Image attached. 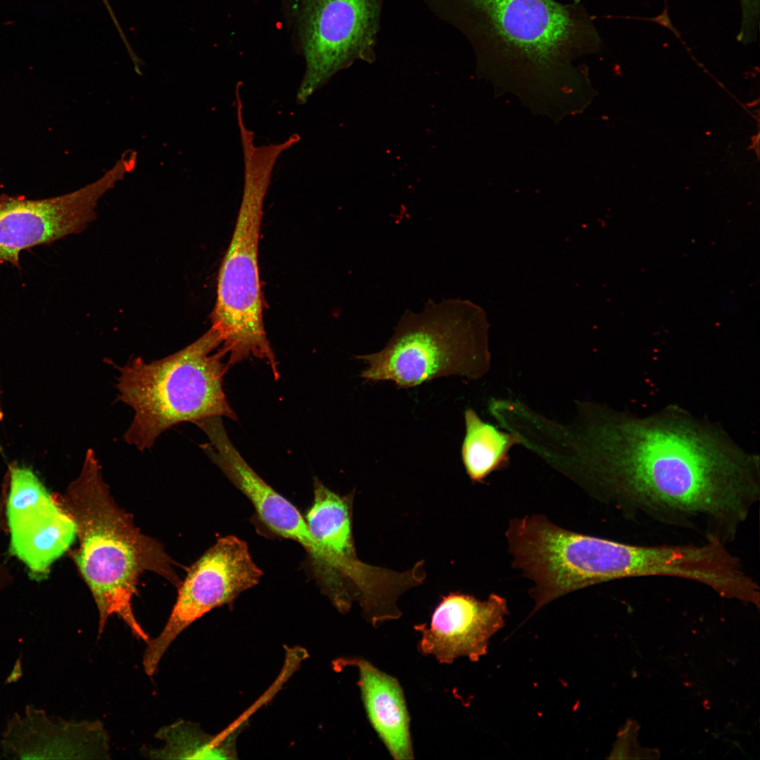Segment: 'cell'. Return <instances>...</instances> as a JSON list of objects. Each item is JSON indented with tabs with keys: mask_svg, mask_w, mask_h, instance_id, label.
<instances>
[{
	"mask_svg": "<svg viewBox=\"0 0 760 760\" xmlns=\"http://www.w3.org/2000/svg\"><path fill=\"white\" fill-rule=\"evenodd\" d=\"M262 575L243 540L234 536L219 539L190 569L165 627L147 642L146 673L153 676L167 650L190 624L256 585Z\"/></svg>",
	"mask_w": 760,
	"mask_h": 760,
	"instance_id": "obj_9",
	"label": "cell"
},
{
	"mask_svg": "<svg viewBox=\"0 0 760 760\" xmlns=\"http://www.w3.org/2000/svg\"><path fill=\"white\" fill-rule=\"evenodd\" d=\"M243 154L242 198L219 270L211 327L222 340L228 365L253 357L265 361L277 379L278 365L263 322L258 250L264 201L280 154L273 146L253 143L243 147Z\"/></svg>",
	"mask_w": 760,
	"mask_h": 760,
	"instance_id": "obj_5",
	"label": "cell"
},
{
	"mask_svg": "<svg viewBox=\"0 0 760 760\" xmlns=\"http://www.w3.org/2000/svg\"><path fill=\"white\" fill-rule=\"evenodd\" d=\"M158 737L165 742L153 755L163 759H225L230 752L215 739L206 737L194 727L177 722L163 728Z\"/></svg>",
	"mask_w": 760,
	"mask_h": 760,
	"instance_id": "obj_17",
	"label": "cell"
},
{
	"mask_svg": "<svg viewBox=\"0 0 760 760\" xmlns=\"http://www.w3.org/2000/svg\"><path fill=\"white\" fill-rule=\"evenodd\" d=\"M8 473L6 506L11 550L34 578H43L74 542L77 524L31 469L15 465Z\"/></svg>",
	"mask_w": 760,
	"mask_h": 760,
	"instance_id": "obj_10",
	"label": "cell"
},
{
	"mask_svg": "<svg viewBox=\"0 0 760 760\" xmlns=\"http://www.w3.org/2000/svg\"><path fill=\"white\" fill-rule=\"evenodd\" d=\"M208 455L249 499L267 528L277 535L297 542L306 550L314 573L320 583L325 574V555L312 536L305 519L296 506L257 474L228 436L215 439Z\"/></svg>",
	"mask_w": 760,
	"mask_h": 760,
	"instance_id": "obj_12",
	"label": "cell"
},
{
	"mask_svg": "<svg viewBox=\"0 0 760 760\" xmlns=\"http://www.w3.org/2000/svg\"><path fill=\"white\" fill-rule=\"evenodd\" d=\"M348 664L358 669L357 683L367 716L389 754L396 760L413 759L410 718L398 681L364 659H353Z\"/></svg>",
	"mask_w": 760,
	"mask_h": 760,
	"instance_id": "obj_13",
	"label": "cell"
},
{
	"mask_svg": "<svg viewBox=\"0 0 760 760\" xmlns=\"http://www.w3.org/2000/svg\"><path fill=\"white\" fill-rule=\"evenodd\" d=\"M84 726L56 721L44 711L28 708L9 722L1 742L5 754L15 759L68 758L82 754L77 732Z\"/></svg>",
	"mask_w": 760,
	"mask_h": 760,
	"instance_id": "obj_15",
	"label": "cell"
},
{
	"mask_svg": "<svg viewBox=\"0 0 760 760\" xmlns=\"http://www.w3.org/2000/svg\"><path fill=\"white\" fill-rule=\"evenodd\" d=\"M742 18L752 21L759 16V0H740Z\"/></svg>",
	"mask_w": 760,
	"mask_h": 760,
	"instance_id": "obj_18",
	"label": "cell"
},
{
	"mask_svg": "<svg viewBox=\"0 0 760 760\" xmlns=\"http://www.w3.org/2000/svg\"><path fill=\"white\" fill-rule=\"evenodd\" d=\"M465 435L461 455L466 471L474 482L507 467L511 448L519 445L517 436L482 420L471 408L464 412Z\"/></svg>",
	"mask_w": 760,
	"mask_h": 760,
	"instance_id": "obj_16",
	"label": "cell"
},
{
	"mask_svg": "<svg viewBox=\"0 0 760 760\" xmlns=\"http://www.w3.org/2000/svg\"><path fill=\"white\" fill-rule=\"evenodd\" d=\"M283 5L305 65L299 104L355 61H374L384 0H283Z\"/></svg>",
	"mask_w": 760,
	"mask_h": 760,
	"instance_id": "obj_7",
	"label": "cell"
},
{
	"mask_svg": "<svg viewBox=\"0 0 760 760\" xmlns=\"http://www.w3.org/2000/svg\"><path fill=\"white\" fill-rule=\"evenodd\" d=\"M2 510H3L2 507H0V524H1V514H2Z\"/></svg>",
	"mask_w": 760,
	"mask_h": 760,
	"instance_id": "obj_20",
	"label": "cell"
},
{
	"mask_svg": "<svg viewBox=\"0 0 760 760\" xmlns=\"http://www.w3.org/2000/svg\"><path fill=\"white\" fill-rule=\"evenodd\" d=\"M136 160V153L127 151L99 179L59 196L0 195V262L19 267L22 251L84 230L95 219L99 199L134 168Z\"/></svg>",
	"mask_w": 760,
	"mask_h": 760,
	"instance_id": "obj_8",
	"label": "cell"
},
{
	"mask_svg": "<svg viewBox=\"0 0 760 760\" xmlns=\"http://www.w3.org/2000/svg\"><path fill=\"white\" fill-rule=\"evenodd\" d=\"M550 465L619 508L727 545L760 495L759 460L680 408L647 417L579 402L557 423Z\"/></svg>",
	"mask_w": 760,
	"mask_h": 760,
	"instance_id": "obj_1",
	"label": "cell"
},
{
	"mask_svg": "<svg viewBox=\"0 0 760 760\" xmlns=\"http://www.w3.org/2000/svg\"><path fill=\"white\" fill-rule=\"evenodd\" d=\"M314 487L313 502L305 519L325 555V575L320 585L327 594L333 585L334 569L349 566L357 558L352 533L353 496H341L317 479Z\"/></svg>",
	"mask_w": 760,
	"mask_h": 760,
	"instance_id": "obj_14",
	"label": "cell"
},
{
	"mask_svg": "<svg viewBox=\"0 0 760 760\" xmlns=\"http://www.w3.org/2000/svg\"><path fill=\"white\" fill-rule=\"evenodd\" d=\"M68 505L80 540L75 560L99 610V634L108 618L116 615L148 642L149 637L134 614L132 597L144 571L177 581L169 557L113 501L92 450H87L82 471L70 487Z\"/></svg>",
	"mask_w": 760,
	"mask_h": 760,
	"instance_id": "obj_3",
	"label": "cell"
},
{
	"mask_svg": "<svg viewBox=\"0 0 760 760\" xmlns=\"http://www.w3.org/2000/svg\"><path fill=\"white\" fill-rule=\"evenodd\" d=\"M508 614L506 600L498 594L479 600L450 593L443 597L428 626H415L422 633L418 650L441 664H452L461 657L477 661L487 653L490 639L505 626Z\"/></svg>",
	"mask_w": 760,
	"mask_h": 760,
	"instance_id": "obj_11",
	"label": "cell"
},
{
	"mask_svg": "<svg viewBox=\"0 0 760 760\" xmlns=\"http://www.w3.org/2000/svg\"><path fill=\"white\" fill-rule=\"evenodd\" d=\"M455 299H430L424 310H406L381 350L355 356L365 367V382L390 381L410 388L433 379L458 376L476 380L490 367V354Z\"/></svg>",
	"mask_w": 760,
	"mask_h": 760,
	"instance_id": "obj_6",
	"label": "cell"
},
{
	"mask_svg": "<svg viewBox=\"0 0 760 760\" xmlns=\"http://www.w3.org/2000/svg\"><path fill=\"white\" fill-rule=\"evenodd\" d=\"M103 1L104 4H106L105 5H106L107 9H110V4L108 3V0H103Z\"/></svg>",
	"mask_w": 760,
	"mask_h": 760,
	"instance_id": "obj_19",
	"label": "cell"
},
{
	"mask_svg": "<svg viewBox=\"0 0 760 760\" xmlns=\"http://www.w3.org/2000/svg\"><path fill=\"white\" fill-rule=\"evenodd\" d=\"M220 334L210 327L183 349L146 362L135 357L118 367V398L134 411L125 441L150 448L167 429L213 417L236 420L223 388L226 355Z\"/></svg>",
	"mask_w": 760,
	"mask_h": 760,
	"instance_id": "obj_4",
	"label": "cell"
},
{
	"mask_svg": "<svg viewBox=\"0 0 760 760\" xmlns=\"http://www.w3.org/2000/svg\"><path fill=\"white\" fill-rule=\"evenodd\" d=\"M459 31L483 70L543 76L569 73L602 40L580 0H423Z\"/></svg>",
	"mask_w": 760,
	"mask_h": 760,
	"instance_id": "obj_2",
	"label": "cell"
}]
</instances>
